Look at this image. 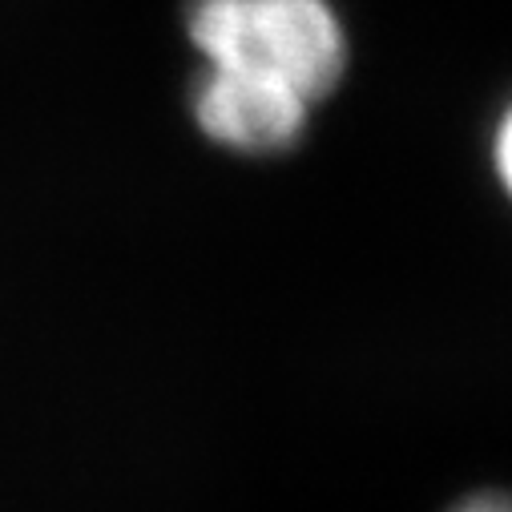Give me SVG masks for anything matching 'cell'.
Here are the masks:
<instances>
[{
	"label": "cell",
	"instance_id": "4",
	"mask_svg": "<svg viewBox=\"0 0 512 512\" xmlns=\"http://www.w3.org/2000/svg\"><path fill=\"white\" fill-rule=\"evenodd\" d=\"M452 512H512V496H504V492H480V496L460 500Z\"/></svg>",
	"mask_w": 512,
	"mask_h": 512
},
{
	"label": "cell",
	"instance_id": "2",
	"mask_svg": "<svg viewBox=\"0 0 512 512\" xmlns=\"http://www.w3.org/2000/svg\"><path fill=\"white\" fill-rule=\"evenodd\" d=\"M311 117V101L287 85L206 69L194 85L198 130L238 154H279L291 150Z\"/></svg>",
	"mask_w": 512,
	"mask_h": 512
},
{
	"label": "cell",
	"instance_id": "1",
	"mask_svg": "<svg viewBox=\"0 0 512 512\" xmlns=\"http://www.w3.org/2000/svg\"><path fill=\"white\" fill-rule=\"evenodd\" d=\"M186 29L206 69L263 77L307 101L347 69V37L327 0H190Z\"/></svg>",
	"mask_w": 512,
	"mask_h": 512
},
{
	"label": "cell",
	"instance_id": "3",
	"mask_svg": "<svg viewBox=\"0 0 512 512\" xmlns=\"http://www.w3.org/2000/svg\"><path fill=\"white\" fill-rule=\"evenodd\" d=\"M492 154H496V174H500L504 190L512 194V109L500 117V130H496V146H492Z\"/></svg>",
	"mask_w": 512,
	"mask_h": 512
}]
</instances>
